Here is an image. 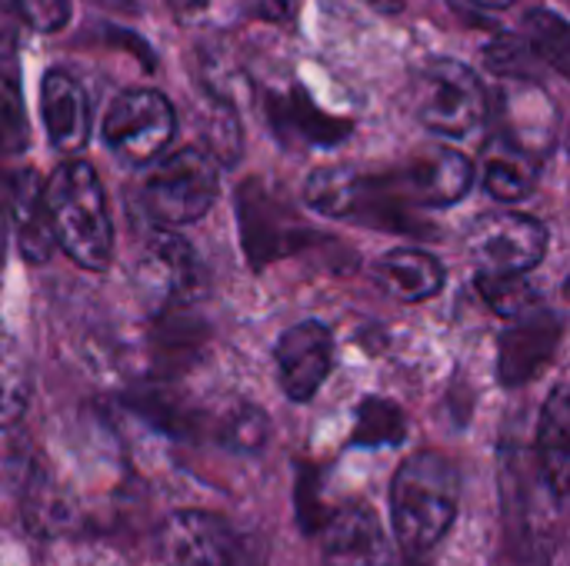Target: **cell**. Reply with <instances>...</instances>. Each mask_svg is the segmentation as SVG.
Wrapping results in <instances>:
<instances>
[{
  "label": "cell",
  "mask_w": 570,
  "mask_h": 566,
  "mask_svg": "<svg viewBox=\"0 0 570 566\" xmlns=\"http://www.w3.org/2000/svg\"><path fill=\"white\" fill-rule=\"evenodd\" d=\"M40 117L53 150L77 153L90 140V100L80 80L60 67L47 70L40 80Z\"/></svg>",
  "instance_id": "cell-14"
},
{
  "label": "cell",
  "mask_w": 570,
  "mask_h": 566,
  "mask_svg": "<svg viewBox=\"0 0 570 566\" xmlns=\"http://www.w3.org/2000/svg\"><path fill=\"white\" fill-rule=\"evenodd\" d=\"M164 566H264L267 550L250 534L210 510H177L160 527Z\"/></svg>",
  "instance_id": "cell-4"
},
{
  "label": "cell",
  "mask_w": 570,
  "mask_h": 566,
  "mask_svg": "<svg viewBox=\"0 0 570 566\" xmlns=\"http://www.w3.org/2000/svg\"><path fill=\"white\" fill-rule=\"evenodd\" d=\"M237 214H240L244 250L254 267H267L271 260L291 257L307 240V227H301L287 210H277V203L267 200L257 183L240 187Z\"/></svg>",
  "instance_id": "cell-13"
},
{
  "label": "cell",
  "mask_w": 570,
  "mask_h": 566,
  "mask_svg": "<svg viewBox=\"0 0 570 566\" xmlns=\"http://www.w3.org/2000/svg\"><path fill=\"white\" fill-rule=\"evenodd\" d=\"M364 190V173L354 167H321L304 183V200L311 210L334 217V220H354L357 203Z\"/></svg>",
  "instance_id": "cell-18"
},
{
  "label": "cell",
  "mask_w": 570,
  "mask_h": 566,
  "mask_svg": "<svg viewBox=\"0 0 570 566\" xmlns=\"http://www.w3.org/2000/svg\"><path fill=\"white\" fill-rule=\"evenodd\" d=\"M53 247L83 270H107L114 260V220L104 183L87 160L60 163L40 187Z\"/></svg>",
  "instance_id": "cell-1"
},
{
  "label": "cell",
  "mask_w": 570,
  "mask_h": 566,
  "mask_svg": "<svg viewBox=\"0 0 570 566\" xmlns=\"http://www.w3.org/2000/svg\"><path fill=\"white\" fill-rule=\"evenodd\" d=\"M548 227L518 210L481 214L468 227V254L481 277H521L548 254Z\"/></svg>",
  "instance_id": "cell-7"
},
{
  "label": "cell",
  "mask_w": 570,
  "mask_h": 566,
  "mask_svg": "<svg viewBox=\"0 0 570 566\" xmlns=\"http://www.w3.org/2000/svg\"><path fill=\"white\" fill-rule=\"evenodd\" d=\"M217 440L230 450V454H244V457H254L267 447L271 440V420L267 414L257 407V404H234L220 424H217Z\"/></svg>",
  "instance_id": "cell-23"
},
{
  "label": "cell",
  "mask_w": 570,
  "mask_h": 566,
  "mask_svg": "<svg viewBox=\"0 0 570 566\" xmlns=\"http://www.w3.org/2000/svg\"><path fill=\"white\" fill-rule=\"evenodd\" d=\"M281 390L294 404H311L334 370V334L321 320H301L277 337L274 347Z\"/></svg>",
  "instance_id": "cell-10"
},
{
  "label": "cell",
  "mask_w": 570,
  "mask_h": 566,
  "mask_svg": "<svg viewBox=\"0 0 570 566\" xmlns=\"http://www.w3.org/2000/svg\"><path fill=\"white\" fill-rule=\"evenodd\" d=\"M177 133V113L170 100L150 87H130L117 93L104 117V143L127 167H150L164 157Z\"/></svg>",
  "instance_id": "cell-6"
},
{
  "label": "cell",
  "mask_w": 570,
  "mask_h": 566,
  "mask_svg": "<svg viewBox=\"0 0 570 566\" xmlns=\"http://www.w3.org/2000/svg\"><path fill=\"white\" fill-rule=\"evenodd\" d=\"M414 107L428 130L441 137H471L491 110L481 77L451 57L428 60L414 80Z\"/></svg>",
  "instance_id": "cell-5"
},
{
  "label": "cell",
  "mask_w": 570,
  "mask_h": 566,
  "mask_svg": "<svg viewBox=\"0 0 570 566\" xmlns=\"http://www.w3.org/2000/svg\"><path fill=\"white\" fill-rule=\"evenodd\" d=\"M244 137H240V120L230 107V100L214 97L210 107L204 110V153L220 167H234L240 160Z\"/></svg>",
  "instance_id": "cell-24"
},
{
  "label": "cell",
  "mask_w": 570,
  "mask_h": 566,
  "mask_svg": "<svg viewBox=\"0 0 570 566\" xmlns=\"http://www.w3.org/2000/svg\"><path fill=\"white\" fill-rule=\"evenodd\" d=\"M407 566H428V564H424L421 557H414V560H411V564H407Z\"/></svg>",
  "instance_id": "cell-31"
},
{
  "label": "cell",
  "mask_w": 570,
  "mask_h": 566,
  "mask_svg": "<svg viewBox=\"0 0 570 566\" xmlns=\"http://www.w3.org/2000/svg\"><path fill=\"white\" fill-rule=\"evenodd\" d=\"M564 337V317L551 310H534L521 320H514L501 334V354H498V377L504 387H524L531 384L561 347Z\"/></svg>",
  "instance_id": "cell-12"
},
{
  "label": "cell",
  "mask_w": 570,
  "mask_h": 566,
  "mask_svg": "<svg viewBox=\"0 0 570 566\" xmlns=\"http://www.w3.org/2000/svg\"><path fill=\"white\" fill-rule=\"evenodd\" d=\"M217 193L220 167L200 147H184L154 160L140 183V203L164 230L200 220L214 207Z\"/></svg>",
  "instance_id": "cell-3"
},
{
  "label": "cell",
  "mask_w": 570,
  "mask_h": 566,
  "mask_svg": "<svg viewBox=\"0 0 570 566\" xmlns=\"http://www.w3.org/2000/svg\"><path fill=\"white\" fill-rule=\"evenodd\" d=\"M371 7L384 10V13H401L404 10V0H367Z\"/></svg>",
  "instance_id": "cell-29"
},
{
  "label": "cell",
  "mask_w": 570,
  "mask_h": 566,
  "mask_svg": "<svg viewBox=\"0 0 570 566\" xmlns=\"http://www.w3.org/2000/svg\"><path fill=\"white\" fill-rule=\"evenodd\" d=\"M478 7H488V10H504V7H511V3H518V0H474Z\"/></svg>",
  "instance_id": "cell-30"
},
{
  "label": "cell",
  "mask_w": 570,
  "mask_h": 566,
  "mask_svg": "<svg viewBox=\"0 0 570 566\" xmlns=\"http://www.w3.org/2000/svg\"><path fill=\"white\" fill-rule=\"evenodd\" d=\"M134 284L140 290V300L154 310V317L184 310L197 300L204 284L200 257L194 254L190 240L157 227L140 247Z\"/></svg>",
  "instance_id": "cell-8"
},
{
  "label": "cell",
  "mask_w": 570,
  "mask_h": 566,
  "mask_svg": "<svg viewBox=\"0 0 570 566\" xmlns=\"http://www.w3.org/2000/svg\"><path fill=\"white\" fill-rule=\"evenodd\" d=\"M27 17L17 0H0V60L13 57L27 37Z\"/></svg>",
  "instance_id": "cell-27"
},
{
  "label": "cell",
  "mask_w": 570,
  "mask_h": 566,
  "mask_svg": "<svg viewBox=\"0 0 570 566\" xmlns=\"http://www.w3.org/2000/svg\"><path fill=\"white\" fill-rule=\"evenodd\" d=\"M23 17H27V27H37V30H57L67 23V13H70V0H17Z\"/></svg>",
  "instance_id": "cell-28"
},
{
  "label": "cell",
  "mask_w": 570,
  "mask_h": 566,
  "mask_svg": "<svg viewBox=\"0 0 570 566\" xmlns=\"http://www.w3.org/2000/svg\"><path fill=\"white\" fill-rule=\"evenodd\" d=\"M538 477L551 494L554 507H564L570 480V394L568 384L558 380L544 400L538 424Z\"/></svg>",
  "instance_id": "cell-15"
},
{
  "label": "cell",
  "mask_w": 570,
  "mask_h": 566,
  "mask_svg": "<svg viewBox=\"0 0 570 566\" xmlns=\"http://www.w3.org/2000/svg\"><path fill=\"white\" fill-rule=\"evenodd\" d=\"M30 404V367L13 334L0 330V427L23 417Z\"/></svg>",
  "instance_id": "cell-21"
},
{
  "label": "cell",
  "mask_w": 570,
  "mask_h": 566,
  "mask_svg": "<svg viewBox=\"0 0 570 566\" xmlns=\"http://www.w3.org/2000/svg\"><path fill=\"white\" fill-rule=\"evenodd\" d=\"M27 143V120L17 80L0 70V153H17Z\"/></svg>",
  "instance_id": "cell-26"
},
{
  "label": "cell",
  "mask_w": 570,
  "mask_h": 566,
  "mask_svg": "<svg viewBox=\"0 0 570 566\" xmlns=\"http://www.w3.org/2000/svg\"><path fill=\"white\" fill-rule=\"evenodd\" d=\"M377 284L401 304H424L444 287V264L417 247H394L374 264Z\"/></svg>",
  "instance_id": "cell-16"
},
{
  "label": "cell",
  "mask_w": 570,
  "mask_h": 566,
  "mask_svg": "<svg viewBox=\"0 0 570 566\" xmlns=\"http://www.w3.org/2000/svg\"><path fill=\"white\" fill-rule=\"evenodd\" d=\"M324 566H397L391 537L367 504H347L324 520Z\"/></svg>",
  "instance_id": "cell-11"
},
{
  "label": "cell",
  "mask_w": 570,
  "mask_h": 566,
  "mask_svg": "<svg viewBox=\"0 0 570 566\" xmlns=\"http://www.w3.org/2000/svg\"><path fill=\"white\" fill-rule=\"evenodd\" d=\"M541 177V160L504 140L501 133L484 150V190L501 203H518L534 193Z\"/></svg>",
  "instance_id": "cell-17"
},
{
  "label": "cell",
  "mask_w": 570,
  "mask_h": 566,
  "mask_svg": "<svg viewBox=\"0 0 570 566\" xmlns=\"http://www.w3.org/2000/svg\"><path fill=\"white\" fill-rule=\"evenodd\" d=\"M404 437H407V417H404V410L394 400L367 397L357 407L351 447H367V450L397 447V444H404Z\"/></svg>",
  "instance_id": "cell-20"
},
{
  "label": "cell",
  "mask_w": 570,
  "mask_h": 566,
  "mask_svg": "<svg viewBox=\"0 0 570 566\" xmlns=\"http://www.w3.org/2000/svg\"><path fill=\"white\" fill-rule=\"evenodd\" d=\"M377 180L397 203L451 207L468 197V190L474 183V163L451 147H438Z\"/></svg>",
  "instance_id": "cell-9"
},
{
  "label": "cell",
  "mask_w": 570,
  "mask_h": 566,
  "mask_svg": "<svg viewBox=\"0 0 570 566\" xmlns=\"http://www.w3.org/2000/svg\"><path fill=\"white\" fill-rule=\"evenodd\" d=\"M478 290L488 300V307L508 320H521L541 310V290L528 280V274L521 277H481L478 274Z\"/></svg>",
  "instance_id": "cell-25"
},
{
  "label": "cell",
  "mask_w": 570,
  "mask_h": 566,
  "mask_svg": "<svg viewBox=\"0 0 570 566\" xmlns=\"http://www.w3.org/2000/svg\"><path fill=\"white\" fill-rule=\"evenodd\" d=\"M524 47L544 67L568 73L570 70V33L568 20L554 10H531L524 20Z\"/></svg>",
  "instance_id": "cell-22"
},
{
  "label": "cell",
  "mask_w": 570,
  "mask_h": 566,
  "mask_svg": "<svg viewBox=\"0 0 570 566\" xmlns=\"http://www.w3.org/2000/svg\"><path fill=\"white\" fill-rule=\"evenodd\" d=\"M461 507V470L438 450L401 464L391 484V527L411 557L431 554L451 530Z\"/></svg>",
  "instance_id": "cell-2"
},
{
  "label": "cell",
  "mask_w": 570,
  "mask_h": 566,
  "mask_svg": "<svg viewBox=\"0 0 570 566\" xmlns=\"http://www.w3.org/2000/svg\"><path fill=\"white\" fill-rule=\"evenodd\" d=\"M10 214H13V234H17L20 254L30 264H43L50 257V250H53V237H50L47 214H43V203H40V187L30 180V173H23L17 180Z\"/></svg>",
  "instance_id": "cell-19"
}]
</instances>
